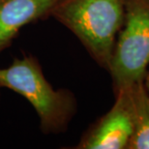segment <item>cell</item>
Returning a JSON list of instances; mask_svg holds the SVG:
<instances>
[{
    "instance_id": "6da1fadb",
    "label": "cell",
    "mask_w": 149,
    "mask_h": 149,
    "mask_svg": "<svg viewBox=\"0 0 149 149\" xmlns=\"http://www.w3.org/2000/svg\"><path fill=\"white\" fill-rule=\"evenodd\" d=\"M0 88L16 92L30 104L45 135L65 132L77 111L72 92L53 88L33 54L25 53L20 58H14L9 66L0 68Z\"/></svg>"
},
{
    "instance_id": "8992f818",
    "label": "cell",
    "mask_w": 149,
    "mask_h": 149,
    "mask_svg": "<svg viewBox=\"0 0 149 149\" xmlns=\"http://www.w3.org/2000/svg\"><path fill=\"white\" fill-rule=\"evenodd\" d=\"M135 127L128 149H149V94L143 81L132 85Z\"/></svg>"
},
{
    "instance_id": "52a82bcc",
    "label": "cell",
    "mask_w": 149,
    "mask_h": 149,
    "mask_svg": "<svg viewBox=\"0 0 149 149\" xmlns=\"http://www.w3.org/2000/svg\"><path fill=\"white\" fill-rule=\"evenodd\" d=\"M143 84H144V87H145V89H146L147 93L149 94V71H147L146 76H145V77H144Z\"/></svg>"
},
{
    "instance_id": "3957f363",
    "label": "cell",
    "mask_w": 149,
    "mask_h": 149,
    "mask_svg": "<svg viewBox=\"0 0 149 149\" xmlns=\"http://www.w3.org/2000/svg\"><path fill=\"white\" fill-rule=\"evenodd\" d=\"M149 66V0H126L108 71L114 90L141 82Z\"/></svg>"
},
{
    "instance_id": "5b68a950",
    "label": "cell",
    "mask_w": 149,
    "mask_h": 149,
    "mask_svg": "<svg viewBox=\"0 0 149 149\" xmlns=\"http://www.w3.org/2000/svg\"><path fill=\"white\" fill-rule=\"evenodd\" d=\"M60 0H0V54L19 31L30 23L49 19Z\"/></svg>"
},
{
    "instance_id": "277c9868",
    "label": "cell",
    "mask_w": 149,
    "mask_h": 149,
    "mask_svg": "<svg viewBox=\"0 0 149 149\" xmlns=\"http://www.w3.org/2000/svg\"><path fill=\"white\" fill-rule=\"evenodd\" d=\"M135 127V109L131 87L115 91L111 109L83 134L77 149H128Z\"/></svg>"
},
{
    "instance_id": "7a4b0ae2",
    "label": "cell",
    "mask_w": 149,
    "mask_h": 149,
    "mask_svg": "<svg viewBox=\"0 0 149 149\" xmlns=\"http://www.w3.org/2000/svg\"><path fill=\"white\" fill-rule=\"evenodd\" d=\"M126 0H60L50 17L68 28L90 56L109 69L125 19Z\"/></svg>"
}]
</instances>
